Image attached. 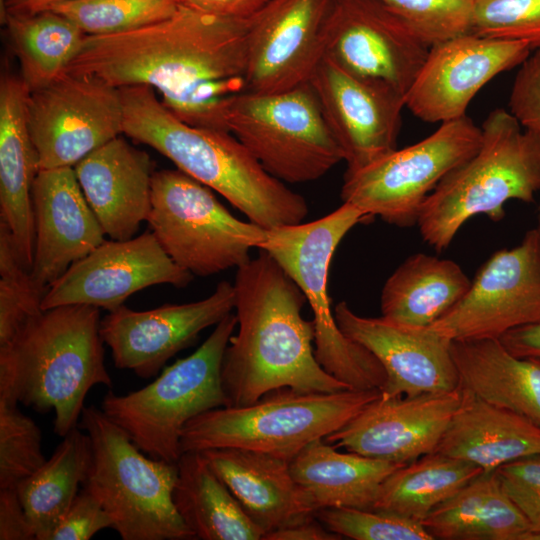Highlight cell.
<instances>
[{
	"label": "cell",
	"instance_id": "1",
	"mask_svg": "<svg viewBox=\"0 0 540 540\" xmlns=\"http://www.w3.org/2000/svg\"><path fill=\"white\" fill-rule=\"evenodd\" d=\"M250 17L227 18L180 4L161 22L86 36L65 72L116 88L150 86L183 122L229 132L227 110L246 92Z\"/></svg>",
	"mask_w": 540,
	"mask_h": 540
},
{
	"label": "cell",
	"instance_id": "2",
	"mask_svg": "<svg viewBox=\"0 0 540 540\" xmlns=\"http://www.w3.org/2000/svg\"><path fill=\"white\" fill-rule=\"evenodd\" d=\"M260 250V249H259ZM237 333L221 364L229 406H246L279 388L337 392L348 388L318 363L314 321L302 316L306 298L264 250L237 268Z\"/></svg>",
	"mask_w": 540,
	"mask_h": 540
},
{
	"label": "cell",
	"instance_id": "3",
	"mask_svg": "<svg viewBox=\"0 0 540 540\" xmlns=\"http://www.w3.org/2000/svg\"><path fill=\"white\" fill-rule=\"evenodd\" d=\"M119 90L125 135L160 152L265 229L303 222L308 214L303 196L269 174L232 133L183 122L150 86Z\"/></svg>",
	"mask_w": 540,
	"mask_h": 540
},
{
	"label": "cell",
	"instance_id": "4",
	"mask_svg": "<svg viewBox=\"0 0 540 540\" xmlns=\"http://www.w3.org/2000/svg\"><path fill=\"white\" fill-rule=\"evenodd\" d=\"M100 313L88 305L43 310L0 345V399L55 412L54 432L78 426L89 390L112 386Z\"/></svg>",
	"mask_w": 540,
	"mask_h": 540
},
{
	"label": "cell",
	"instance_id": "5",
	"mask_svg": "<svg viewBox=\"0 0 540 540\" xmlns=\"http://www.w3.org/2000/svg\"><path fill=\"white\" fill-rule=\"evenodd\" d=\"M477 152L451 171L424 203L417 225L436 251L448 248L477 215L497 222L509 200L532 202L540 190V137L507 110L489 113Z\"/></svg>",
	"mask_w": 540,
	"mask_h": 540
},
{
	"label": "cell",
	"instance_id": "6",
	"mask_svg": "<svg viewBox=\"0 0 540 540\" xmlns=\"http://www.w3.org/2000/svg\"><path fill=\"white\" fill-rule=\"evenodd\" d=\"M381 395L379 389L301 392L279 388L246 406L206 411L184 427L181 452L241 448L291 461L325 439Z\"/></svg>",
	"mask_w": 540,
	"mask_h": 540
},
{
	"label": "cell",
	"instance_id": "7",
	"mask_svg": "<svg viewBox=\"0 0 540 540\" xmlns=\"http://www.w3.org/2000/svg\"><path fill=\"white\" fill-rule=\"evenodd\" d=\"M79 427L92 443L82 487L99 500L121 539H196L173 502L177 462L146 457L128 433L94 405L84 407Z\"/></svg>",
	"mask_w": 540,
	"mask_h": 540
},
{
	"label": "cell",
	"instance_id": "8",
	"mask_svg": "<svg viewBox=\"0 0 540 540\" xmlns=\"http://www.w3.org/2000/svg\"><path fill=\"white\" fill-rule=\"evenodd\" d=\"M368 218L360 209L343 203L320 219L267 229L259 248L282 267L309 303L314 315V353L318 363L353 390H380L386 373L369 350L339 328L327 281L337 246L355 225Z\"/></svg>",
	"mask_w": 540,
	"mask_h": 540
},
{
	"label": "cell",
	"instance_id": "9",
	"mask_svg": "<svg viewBox=\"0 0 540 540\" xmlns=\"http://www.w3.org/2000/svg\"><path fill=\"white\" fill-rule=\"evenodd\" d=\"M236 327L237 317L230 313L191 355L163 369L139 390L125 395L109 391L100 408L143 453L177 462L186 424L206 411L229 406L221 364Z\"/></svg>",
	"mask_w": 540,
	"mask_h": 540
},
{
	"label": "cell",
	"instance_id": "10",
	"mask_svg": "<svg viewBox=\"0 0 540 540\" xmlns=\"http://www.w3.org/2000/svg\"><path fill=\"white\" fill-rule=\"evenodd\" d=\"M226 123L282 182L317 180L344 160L309 82L279 93L244 92L230 104Z\"/></svg>",
	"mask_w": 540,
	"mask_h": 540
},
{
	"label": "cell",
	"instance_id": "11",
	"mask_svg": "<svg viewBox=\"0 0 540 540\" xmlns=\"http://www.w3.org/2000/svg\"><path fill=\"white\" fill-rule=\"evenodd\" d=\"M147 222L169 257L201 277L240 267L267 235V229L233 216L209 187L178 169L154 172Z\"/></svg>",
	"mask_w": 540,
	"mask_h": 540
},
{
	"label": "cell",
	"instance_id": "12",
	"mask_svg": "<svg viewBox=\"0 0 540 540\" xmlns=\"http://www.w3.org/2000/svg\"><path fill=\"white\" fill-rule=\"evenodd\" d=\"M481 141V128L466 115L443 122L421 141L346 172L341 199L369 218L378 216L397 227L413 226L437 185L472 157Z\"/></svg>",
	"mask_w": 540,
	"mask_h": 540
},
{
	"label": "cell",
	"instance_id": "13",
	"mask_svg": "<svg viewBox=\"0 0 540 540\" xmlns=\"http://www.w3.org/2000/svg\"><path fill=\"white\" fill-rule=\"evenodd\" d=\"M27 125L39 170L74 167L123 133L120 90L94 77L64 73L30 91Z\"/></svg>",
	"mask_w": 540,
	"mask_h": 540
},
{
	"label": "cell",
	"instance_id": "14",
	"mask_svg": "<svg viewBox=\"0 0 540 540\" xmlns=\"http://www.w3.org/2000/svg\"><path fill=\"white\" fill-rule=\"evenodd\" d=\"M540 319V237L535 228L493 253L464 297L430 327L452 341L497 338Z\"/></svg>",
	"mask_w": 540,
	"mask_h": 540
},
{
	"label": "cell",
	"instance_id": "15",
	"mask_svg": "<svg viewBox=\"0 0 540 540\" xmlns=\"http://www.w3.org/2000/svg\"><path fill=\"white\" fill-rule=\"evenodd\" d=\"M336 0H269L250 17L246 92L308 83L328 47Z\"/></svg>",
	"mask_w": 540,
	"mask_h": 540
},
{
	"label": "cell",
	"instance_id": "16",
	"mask_svg": "<svg viewBox=\"0 0 540 540\" xmlns=\"http://www.w3.org/2000/svg\"><path fill=\"white\" fill-rule=\"evenodd\" d=\"M193 275L178 266L154 234L127 240H105L73 263L44 294L42 309L88 305L109 312L134 293L157 284L187 286Z\"/></svg>",
	"mask_w": 540,
	"mask_h": 540
},
{
	"label": "cell",
	"instance_id": "17",
	"mask_svg": "<svg viewBox=\"0 0 540 540\" xmlns=\"http://www.w3.org/2000/svg\"><path fill=\"white\" fill-rule=\"evenodd\" d=\"M429 50L378 0H336L326 56L347 72L405 97Z\"/></svg>",
	"mask_w": 540,
	"mask_h": 540
},
{
	"label": "cell",
	"instance_id": "18",
	"mask_svg": "<svg viewBox=\"0 0 540 540\" xmlns=\"http://www.w3.org/2000/svg\"><path fill=\"white\" fill-rule=\"evenodd\" d=\"M534 49L530 41L473 33L435 44L405 96V106L426 122L461 118L484 85L521 65Z\"/></svg>",
	"mask_w": 540,
	"mask_h": 540
},
{
	"label": "cell",
	"instance_id": "19",
	"mask_svg": "<svg viewBox=\"0 0 540 540\" xmlns=\"http://www.w3.org/2000/svg\"><path fill=\"white\" fill-rule=\"evenodd\" d=\"M234 307V286L221 281L210 296L191 303L145 311L123 305L101 320L100 333L115 367L146 379L157 375L171 357L193 345L204 329L217 325Z\"/></svg>",
	"mask_w": 540,
	"mask_h": 540
},
{
	"label": "cell",
	"instance_id": "20",
	"mask_svg": "<svg viewBox=\"0 0 540 540\" xmlns=\"http://www.w3.org/2000/svg\"><path fill=\"white\" fill-rule=\"evenodd\" d=\"M309 83L343 151L346 172L359 170L396 149L405 106L402 94L347 72L327 56Z\"/></svg>",
	"mask_w": 540,
	"mask_h": 540
},
{
	"label": "cell",
	"instance_id": "21",
	"mask_svg": "<svg viewBox=\"0 0 540 540\" xmlns=\"http://www.w3.org/2000/svg\"><path fill=\"white\" fill-rule=\"evenodd\" d=\"M462 400V390L384 397L368 403L324 440L363 456L408 464L435 452Z\"/></svg>",
	"mask_w": 540,
	"mask_h": 540
},
{
	"label": "cell",
	"instance_id": "22",
	"mask_svg": "<svg viewBox=\"0 0 540 540\" xmlns=\"http://www.w3.org/2000/svg\"><path fill=\"white\" fill-rule=\"evenodd\" d=\"M334 316L341 331L383 366L386 381L380 389L382 396H414L459 387L452 340L432 327L403 325L382 316L364 317L345 301L335 306Z\"/></svg>",
	"mask_w": 540,
	"mask_h": 540
},
{
	"label": "cell",
	"instance_id": "23",
	"mask_svg": "<svg viewBox=\"0 0 540 540\" xmlns=\"http://www.w3.org/2000/svg\"><path fill=\"white\" fill-rule=\"evenodd\" d=\"M34 252L31 275L45 292L104 239L73 167L39 170L32 190Z\"/></svg>",
	"mask_w": 540,
	"mask_h": 540
},
{
	"label": "cell",
	"instance_id": "24",
	"mask_svg": "<svg viewBox=\"0 0 540 540\" xmlns=\"http://www.w3.org/2000/svg\"><path fill=\"white\" fill-rule=\"evenodd\" d=\"M73 168L104 234L112 240L133 238L152 207L149 155L118 136Z\"/></svg>",
	"mask_w": 540,
	"mask_h": 540
},
{
	"label": "cell",
	"instance_id": "25",
	"mask_svg": "<svg viewBox=\"0 0 540 540\" xmlns=\"http://www.w3.org/2000/svg\"><path fill=\"white\" fill-rule=\"evenodd\" d=\"M201 452L264 534L315 513L309 496L294 480L289 461L241 448Z\"/></svg>",
	"mask_w": 540,
	"mask_h": 540
},
{
	"label": "cell",
	"instance_id": "26",
	"mask_svg": "<svg viewBox=\"0 0 540 540\" xmlns=\"http://www.w3.org/2000/svg\"><path fill=\"white\" fill-rule=\"evenodd\" d=\"M30 90L21 77L0 81V222L9 229L24 265L34 252L32 190L38 158L27 125Z\"/></svg>",
	"mask_w": 540,
	"mask_h": 540
},
{
	"label": "cell",
	"instance_id": "27",
	"mask_svg": "<svg viewBox=\"0 0 540 540\" xmlns=\"http://www.w3.org/2000/svg\"><path fill=\"white\" fill-rule=\"evenodd\" d=\"M461 403L436 451L496 471L509 462L540 454V426L462 389Z\"/></svg>",
	"mask_w": 540,
	"mask_h": 540
},
{
	"label": "cell",
	"instance_id": "28",
	"mask_svg": "<svg viewBox=\"0 0 540 540\" xmlns=\"http://www.w3.org/2000/svg\"><path fill=\"white\" fill-rule=\"evenodd\" d=\"M459 387L540 426V360L512 354L497 338L452 341Z\"/></svg>",
	"mask_w": 540,
	"mask_h": 540
},
{
	"label": "cell",
	"instance_id": "29",
	"mask_svg": "<svg viewBox=\"0 0 540 540\" xmlns=\"http://www.w3.org/2000/svg\"><path fill=\"white\" fill-rule=\"evenodd\" d=\"M289 465L315 512L339 507L373 510L384 480L403 466L354 452H339L324 439L309 443Z\"/></svg>",
	"mask_w": 540,
	"mask_h": 540
},
{
	"label": "cell",
	"instance_id": "30",
	"mask_svg": "<svg viewBox=\"0 0 540 540\" xmlns=\"http://www.w3.org/2000/svg\"><path fill=\"white\" fill-rule=\"evenodd\" d=\"M470 285L471 280L455 261L413 254L384 283L381 316L403 325L428 327L449 312Z\"/></svg>",
	"mask_w": 540,
	"mask_h": 540
},
{
	"label": "cell",
	"instance_id": "31",
	"mask_svg": "<svg viewBox=\"0 0 540 540\" xmlns=\"http://www.w3.org/2000/svg\"><path fill=\"white\" fill-rule=\"evenodd\" d=\"M177 466L173 502L196 539H263L264 531L246 514L203 452H183Z\"/></svg>",
	"mask_w": 540,
	"mask_h": 540
},
{
	"label": "cell",
	"instance_id": "32",
	"mask_svg": "<svg viewBox=\"0 0 540 540\" xmlns=\"http://www.w3.org/2000/svg\"><path fill=\"white\" fill-rule=\"evenodd\" d=\"M434 539L523 540L530 526L496 472L482 473L422 521Z\"/></svg>",
	"mask_w": 540,
	"mask_h": 540
},
{
	"label": "cell",
	"instance_id": "33",
	"mask_svg": "<svg viewBox=\"0 0 540 540\" xmlns=\"http://www.w3.org/2000/svg\"><path fill=\"white\" fill-rule=\"evenodd\" d=\"M91 462V439L76 426L63 436L51 457L17 485L36 540H50L86 481Z\"/></svg>",
	"mask_w": 540,
	"mask_h": 540
},
{
	"label": "cell",
	"instance_id": "34",
	"mask_svg": "<svg viewBox=\"0 0 540 540\" xmlns=\"http://www.w3.org/2000/svg\"><path fill=\"white\" fill-rule=\"evenodd\" d=\"M483 471L464 460L432 452L392 472L382 483L375 510L421 522Z\"/></svg>",
	"mask_w": 540,
	"mask_h": 540
},
{
	"label": "cell",
	"instance_id": "35",
	"mask_svg": "<svg viewBox=\"0 0 540 540\" xmlns=\"http://www.w3.org/2000/svg\"><path fill=\"white\" fill-rule=\"evenodd\" d=\"M1 19L20 63V77L30 91L64 74L87 36L72 21L51 10L1 14Z\"/></svg>",
	"mask_w": 540,
	"mask_h": 540
},
{
	"label": "cell",
	"instance_id": "36",
	"mask_svg": "<svg viewBox=\"0 0 540 540\" xmlns=\"http://www.w3.org/2000/svg\"><path fill=\"white\" fill-rule=\"evenodd\" d=\"M178 0H64L46 10L77 25L87 36L115 35L161 22L176 13Z\"/></svg>",
	"mask_w": 540,
	"mask_h": 540
},
{
	"label": "cell",
	"instance_id": "37",
	"mask_svg": "<svg viewBox=\"0 0 540 540\" xmlns=\"http://www.w3.org/2000/svg\"><path fill=\"white\" fill-rule=\"evenodd\" d=\"M43 297L44 292L24 265L9 229L0 222V345L43 311Z\"/></svg>",
	"mask_w": 540,
	"mask_h": 540
},
{
	"label": "cell",
	"instance_id": "38",
	"mask_svg": "<svg viewBox=\"0 0 540 540\" xmlns=\"http://www.w3.org/2000/svg\"><path fill=\"white\" fill-rule=\"evenodd\" d=\"M46 460L39 426L18 403L0 399V489L16 488Z\"/></svg>",
	"mask_w": 540,
	"mask_h": 540
},
{
	"label": "cell",
	"instance_id": "39",
	"mask_svg": "<svg viewBox=\"0 0 540 540\" xmlns=\"http://www.w3.org/2000/svg\"><path fill=\"white\" fill-rule=\"evenodd\" d=\"M428 46L472 33L475 0H378Z\"/></svg>",
	"mask_w": 540,
	"mask_h": 540
},
{
	"label": "cell",
	"instance_id": "40",
	"mask_svg": "<svg viewBox=\"0 0 540 540\" xmlns=\"http://www.w3.org/2000/svg\"><path fill=\"white\" fill-rule=\"evenodd\" d=\"M316 518L330 531L354 540H432L421 522L382 510L324 508Z\"/></svg>",
	"mask_w": 540,
	"mask_h": 540
},
{
	"label": "cell",
	"instance_id": "41",
	"mask_svg": "<svg viewBox=\"0 0 540 540\" xmlns=\"http://www.w3.org/2000/svg\"><path fill=\"white\" fill-rule=\"evenodd\" d=\"M472 33L540 45V0H475Z\"/></svg>",
	"mask_w": 540,
	"mask_h": 540
},
{
	"label": "cell",
	"instance_id": "42",
	"mask_svg": "<svg viewBox=\"0 0 540 540\" xmlns=\"http://www.w3.org/2000/svg\"><path fill=\"white\" fill-rule=\"evenodd\" d=\"M495 472L504 491L526 518L528 534H540V454L509 462Z\"/></svg>",
	"mask_w": 540,
	"mask_h": 540
},
{
	"label": "cell",
	"instance_id": "43",
	"mask_svg": "<svg viewBox=\"0 0 540 540\" xmlns=\"http://www.w3.org/2000/svg\"><path fill=\"white\" fill-rule=\"evenodd\" d=\"M509 107L522 128L540 137V45L521 64L511 89Z\"/></svg>",
	"mask_w": 540,
	"mask_h": 540
},
{
	"label": "cell",
	"instance_id": "44",
	"mask_svg": "<svg viewBox=\"0 0 540 540\" xmlns=\"http://www.w3.org/2000/svg\"><path fill=\"white\" fill-rule=\"evenodd\" d=\"M107 528H113L111 518L99 500L83 487L52 532L50 540H88Z\"/></svg>",
	"mask_w": 540,
	"mask_h": 540
},
{
	"label": "cell",
	"instance_id": "45",
	"mask_svg": "<svg viewBox=\"0 0 540 540\" xmlns=\"http://www.w3.org/2000/svg\"><path fill=\"white\" fill-rule=\"evenodd\" d=\"M0 540H36L16 488L0 489Z\"/></svg>",
	"mask_w": 540,
	"mask_h": 540
},
{
	"label": "cell",
	"instance_id": "46",
	"mask_svg": "<svg viewBox=\"0 0 540 540\" xmlns=\"http://www.w3.org/2000/svg\"><path fill=\"white\" fill-rule=\"evenodd\" d=\"M180 4L227 18H247L269 0H178Z\"/></svg>",
	"mask_w": 540,
	"mask_h": 540
},
{
	"label": "cell",
	"instance_id": "47",
	"mask_svg": "<svg viewBox=\"0 0 540 540\" xmlns=\"http://www.w3.org/2000/svg\"><path fill=\"white\" fill-rule=\"evenodd\" d=\"M341 536L327 529L315 516L310 515L292 525L264 534L262 540H340Z\"/></svg>",
	"mask_w": 540,
	"mask_h": 540
},
{
	"label": "cell",
	"instance_id": "48",
	"mask_svg": "<svg viewBox=\"0 0 540 540\" xmlns=\"http://www.w3.org/2000/svg\"><path fill=\"white\" fill-rule=\"evenodd\" d=\"M499 339L512 354L540 360V319L512 329Z\"/></svg>",
	"mask_w": 540,
	"mask_h": 540
},
{
	"label": "cell",
	"instance_id": "49",
	"mask_svg": "<svg viewBox=\"0 0 540 540\" xmlns=\"http://www.w3.org/2000/svg\"><path fill=\"white\" fill-rule=\"evenodd\" d=\"M64 0H1V14H32Z\"/></svg>",
	"mask_w": 540,
	"mask_h": 540
},
{
	"label": "cell",
	"instance_id": "50",
	"mask_svg": "<svg viewBox=\"0 0 540 540\" xmlns=\"http://www.w3.org/2000/svg\"><path fill=\"white\" fill-rule=\"evenodd\" d=\"M523 540H540V534H528Z\"/></svg>",
	"mask_w": 540,
	"mask_h": 540
},
{
	"label": "cell",
	"instance_id": "51",
	"mask_svg": "<svg viewBox=\"0 0 540 540\" xmlns=\"http://www.w3.org/2000/svg\"><path fill=\"white\" fill-rule=\"evenodd\" d=\"M539 237H540V204H539V208H538V216H537V225L535 227Z\"/></svg>",
	"mask_w": 540,
	"mask_h": 540
}]
</instances>
